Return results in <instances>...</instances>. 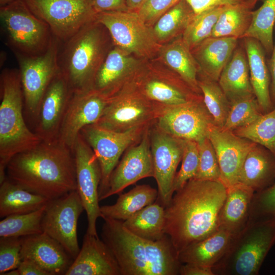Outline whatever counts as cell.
Returning a JSON list of instances; mask_svg holds the SVG:
<instances>
[{"label":"cell","instance_id":"cb8c5ba5","mask_svg":"<svg viewBox=\"0 0 275 275\" xmlns=\"http://www.w3.org/2000/svg\"><path fill=\"white\" fill-rule=\"evenodd\" d=\"M65 275H121L111 250L98 236L86 233L80 251Z\"/></svg>","mask_w":275,"mask_h":275},{"label":"cell","instance_id":"4dcf8cb0","mask_svg":"<svg viewBox=\"0 0 275 275\" xmlns=\"http://www.w3.org/2000/svg\"><path fill=\"white\" fill-rule=\"evenodd\" d=\"M233 236L218 227L209 236L180 252L178 259L181 264L191 263L212 267L226 253Z\"/></svg>","mask_w":275,"mask_h":275},{"label":"cell","instance_id":"8fae6325","mask_svg":"<svg viewBox=\"0 0 275 275\" xmlns=\"http://www.w3.org/2000/svg\"><path fill=\"white\" fill-rule=\"evenodd\" d=\"M151 125L117 132L93 124L81 130L80 133L93 151L100 166V201L102 200L107 190L111 175L121 155L129 147L139 141L145 131Z\"/></svg>","mask_w":275,"mask_h":275},{"label":"cell","instance_id":"d590c367","mask_svg":"<svg viewBox=\"0 0 275 275\" xmlns=\"http://www.w3.org/2000/svg\"><path fill=\"white\" fill-rule=\"evenodd\" d=\"M253 11L248 2L227 6L215 24L211 37L242 39L251 24Z\"/></svg>","mask_w":275,"mask_h":275},{"label":"cell","instance_id":"b9f144b4","mask_svg":"<svg viewBox=\"0 0 275 275\" xmlns=\"http://www.w3.org/2000/svg\"><path fill=\"white\" fill-rule=\"evenodd\" d=\"M262 114L255 96L237 100L231 103L230 111L223 128L234 131L251 124Z\"/></svg>","mask_w":275,"mask_h":275},{"label":"cell","instance_id":"e0dca14e","mask_svg":"<svg viewBox=\"0 0 275 275\" xmlns=\"http://www.w3.org/2000/svg\"><path fill=\"white\" fill-rule=\"evenodd\" d=\"M154 178L158 188V202L166 207L174 195L177 167L181 161L184 140L174 137L153 123L150 128Z\"/></svg>","mask_w":275,"mask_h":275},{"label":"cell","instance_id":"3957f363","mask_svg":"<svg viewBox=\"0 0 275 275\" xmlns=\"http://www.w3.org/2000/svg\"><path fill=\"white\" fill-rule=\"evenodd\" d=\"M104 220L101 237L113 253L121 275H176L181 263L170 238L152 241L128 230L123 221Z\"/></svg>","mask_w":275,"mask_h":275},{"label":"cell","instance_id":"4316f807","mask_svg":"<svg viewBox=\"0 0 275 275\" xmlns=\"http://www.w3.org/2000/svg\"><path fill=\"white\" fill-rule=\"evenodd\" d=\"M242 39L254 93L262 112L265 114L274 107L270 95V77L265 59L266 52L257 40L249 37Z\"/></svg>","mask_w":275,"mask_h":275},{"label":"cell","instance_id":"484cf974","mask_svg":"<svg viewBox=\"0 0 275 275\" xmlns=\"http://www.w3.org/2000/svg\"><path fill=\"white\" fill-rule=\"evenodd\" d=\"M274 180L275 156L266 148L255 143L244 158L238 182L258 193L270 186Z\"/></svg>","mask_w":275,"mask_h":275},{"label":"cell","instance_id":"db71d44e","mask_svg":"<svg viewBox=\"0 0 275 275\" xmlns=\"http://www.w3.org/2000/svg\"><path fill=\"white\" fill-rule=\"evenodd\" d=\"M146 0H126L128 10L137 11Z\"/></svg>","mask_w":275,"mask_h":275},{"label":"cell","instance_id":"7c38bea8","mask_svg":"<svg viewBox=\"0 0 275 275\" xmlns=\"http://www.w3.org/2000/svg\"><path fill=\"white\" fill-rule=\"evenodd\" d=\"M60 43L53 36L47 49L41 54L15 53L19 66L24 102L28 111L35 117L45 91L60 72L58 54Z\"/></svg>","mask_w":275,"mask_h":275},{"label":"cell","instance_id":"603a6c76","mask_svg":"<svg viewBox=\"0 0 275 275\" xmlns=\"http://www.w3.org/2000/svg\"><path fill=\"white\" fill-rule=\"evenodd\" d=\"M22 259L37 264L48 275H65L74 259L63 246L44 232L22 237Z\"/></svg>","mask_w":275,"mask_h":275},{"label":"cell","instance_id":"7dc6e473","mask_svg":"<svg viewBox=\"0 0 275 275\" xmlns=\"http://www.w3.org/2000/svg\"><path fill=\"white\" fill-rule=\"evenodd\" d=\"M180 0H146L137 11L149 26L152 27L158 19Z\"/></svg>","mask_w":275,"mask_h":275},{"label":"cell","instance_id":"30bf717a","mask_svg":"<svg viewBox=\"0 0 275 275\" xmlns=\"http://www.w3.org/2000/svg\"><path fill=\"white\" fill-rule=\"evenodd\" d=\"M30 11L49 27L61 43L96 20L92 0H24Z\"/></svg>","mask_w":275,"mask_h":275},{"label":"cell","instance_id":"9f6ffc18","mask_svg":"<svg viewBox=\"0 0 275 275\" xmlns=\"http://www.w3.org/2000/svg\"><path fill=\"white\" fill-rule=\"evenodd\" d=\"M17 1L20 0H0V6H3Z\"/></svg>","mask_w":275,"mask_h":275},{"label":"cell","instance_id":"2e32d148","mask_svg":"<svg viewBox=\"0 0 275 275\" xmlns=\"http://www.w3.org/2000/svg\"><path fill=\"white\" fill-rule=\"evenodd\" d=\"M74 156L77 189L87 217V233L98 236L96 223L101 217L99 188L101 175L100 166L93 151L80 133L75 141Z\"/></svg>","mask_w":275,"mask_h":275},{"label":"cell","instance_id":"c3c4849f","mask_svg":"<svg viewBox=\"0 0 275 275\" xmlns=\"http://www.w3.org/2000/svg\"><path fill=\"white\" fill-rule=\"evenodd\" d=\"M196 14L207 9L217 6H225L245 3L250 0H186Z\"/></svg>","mask_w":275,"mask_h":275},{"label":"cell","instance_id":"f1b7e54d","mask_svg":"<svg viewBox=\"0 0 275 275\" xmlns=\"http://www.w3.org/2000/svg\"><path fill=\"white\" fill-rule=\"evenodd\" d=\"M218 82L230 103L255 96L250 81L248 58L244 46H238L223 70Z\"/></svg>","mask_w":275,"mask_h":275},{"label":"cell","instance_id":"11a10c76","mask_svg":"<svg viewBox=\"0 0 275 275\" xmlns=\"http://www.w3.org/2000/svg\"><path fill=\"white\" fill-rule=\"evenodd\" d=\"M4 275H20V274L18 268H16L6 272Z\"/></svg>","mask_w":275,"mask_h":275},{"label":"cell","instance_id":"9c48e42d","mask_svg":"<svg viewBox=\"0 0 275 275\" xmlns=\"http://www.w3.org/2000/svg\"><path fill=\"white\" fill-rule=\"evenodd\" d=\"M96 20L108 31L115 46L138 57L151 58L162 45L137 11L101 12L97 14Z\"/></svg>","mask_w":275,"mask_h":275},{"label":"cell","instance_id":"83f0119b","mask_svg":"<svg viewBox=\"0 0 275 275\" xmlns=\"http://www.w3.org/2000/svg\"><path fill=\"white\" fill-rule=\"evenodd\" d=\"M255 191L250 187L237 183L227 188V195L218 217V227L233 235L246 225Z\"/></svg>","mask_w":275,"mask_h":275},{"label":"cell","instance_id":"5b68a950","mask_svg":"<svg viewBox=\"0 0 275 275\" xmlns=\"http://www.w3.org/2000/svg\"><path fill=\"white\" fill-rule=\"evenodd\" d=\"M0 184L7 178L6 168L15 155L42 141L26 126L22 114L23 94L19 70L5 69L0 78Z\"/></svg>","mask_w":275,"mask_h":275},{"label":"cell","instance_id":"f5cc1de1","mask_svg":"<svg viewBox=\"0 0 275 275\" xmlns=\"http://www.w3.org/2000/svg\"><path fill=\"white\" fill-rule=\"evenodd\" d=\"M274 31L275 32V26ZM271 57L268 61L267 65L270 77V95L273 104L275 105V35L274 43Z\"/></svg>","mask_w":275,"mask_h":275},{"label":"cell","instance_id":"60d3db41","mask_svg":"<svg viewBox=\"0 0 275 275\" xmlns=\"http://www.w3.org/2000/svg\"><path fill=\"white\" fill-rule=\"evenodd\" d=\"M233 132L263 146L275 156V107L251 124Z\"/></svg>","mask_w":275,"mask_h":275},{"label":"cell","instance_id":"d4e9b609","mask_svg":"<svg viewBox=\"0 0 275 275\" xmlns=\"http://www.w3.org/2000/svg\"><path fill=\"white\" fill-rule=\"evenodd\" d=\"M234 37H210L203 41L191 52L199 65V72L218 81L238 44Z\"/></svg>","mask_w":275,"mask_h":275},{"label":"cell","instance_id":"e575fe53","mask_svg":"<svg viewBox=\"0 0 275 275\" xmlns=\"http://www.w3.org/2000/svg\"><path fill=\"white\" fill-rule=\"evenodd\" d=\"M196 13L186 0H180L162 14L152 26L154 35L161 44L182 35Z\"/></svg>","mask_w":275,"mask_h":275},{"label":"cell","instance_id":"1f68e13d","mask_svg":"<svg viewBox=\"0 0 275 275\" xmlns=\"http://www.w3.org/2000/svg\"><path fill=\"white\" fill-rule=\"evenodd\" d=\"M158 190L148 184L138 185L129 191L120 194L113 205L100 206L101 217L125 221L145 207L153 203Z\"/></svg>","mask_w":275,"mask_h":275},{"label":"cell","instance_id":"816d5d0a","mask_svg":"<svg viewBox=\"0 0 275 275\" xmlns=\"http://www.w3.org/2000/svg\"><path fill=\"white\" fill-rule=\"evenodd\" d=\"M17 268L20 275H48L37 264L28 259H22Z\"/></svg>","mask_w":275,"mask_h":275},{"label":"cell","instance_id":"4fadbf2b","mask_svg":"<svg viewBox=\"0 0 275 275\" xmlns=\"http://www.w3.org/2000/svg\"><path fill=\"white\" fill-rule=\"evenodd\" d=\"M84 210L77 191L73 190L49 200L45 205L41 222L43 232L59 242L74 259L80 251L77 227Z\"/></svg>","mask_w":275,"mask_h":275},{"label":"cell","instance_id":"9a60e30c","mask_svg":"<svg viewBox=\"0 0 275 275\" xmlns=\"http://www.w3.org/2000/svg\"><path fill=\"white\" fill-rule=\"evenodd\" d=\"M155 124L174 137L198 143L207 137L214 123L199 98L180 104L162 105Z\"/></svg>","mask_w":275,"mask_h":275},{"label":"cell","instance_id":"8992f818","mask_svg":"<svg viewBox=\"0 0 275 275\" xmlns=\"http://www.w3.org/2000/svg\"><path fill=\"white\" fill-rule=\"evenodd\" d=\"M275 244V219L249 218L234 235L222 259L212 267L214 275H257Z\"/></svg>","mask_w":275,"mask_h":275},{"label":"cell","instance_id":"d6986e66","mask_svg":"<svg viewBox=\"0 0 275 275\" xmlns=\"http://www.w3.org/2000/svg\"><path fill=\"white\" fill-rule=\"evenodd\" d=\"M150 126L145 131L138 142L127 149L117 164L111 175L102 200L114 195L121 194L127 186L143 178L154 177Z\"/></svg>","mask_w":275,"mask_h":275},{"label":"cell","instance_id":"6da1fadb","mask_svg":"<svg viewBox=\"0 0 275 275\" xmlns=\"http://www.w3.org/2000/svg\"><path fill=\"white\" fill-rule=\"evenodd\" d=\"M227 188L221 181L191 179L165 207L164 233L178 254L218 228Z\"/></svg>","mask_w":275,"mask_h":275},{"label":"cell","instance_id":"7bdbcfd3","mask_svg":"<svg viewBox=\"0 0 275 275\" xmlns=\"http://www.w3.org/2000/svg\"><path fill=\"white\" fill-rule=\"evenodd\" d=\"M199 166L194 179L221 181V171L214 148L208 137L198 142Z\"/></svg>","mask_w":275,"mask_h":275},{"label":"cell","instance_id":"44dd1931","mask_svg":"<svg viewBox=\"0 0 275 275\" xmlns=\"http://www.w3.org/2000/svg\"><path fill=\"white\" fill-rule=\"evenodd\" d=\"M207 137L216 152L221 181L227 188L237 183L244 158L255 143L214 124L210 126Z\"/></svg>","mask_w":275,"mask_h":275},{"label":"cell","instance_id":"277c9868","mask_svg":"<svg viewBox=\"0 0 275 275\" xmlns=\"http://www.w3.org/2000/svg\"><path fill=\"white\" fill-rule=\"evenodd\" d=\"M106 29L96 20L60 46L58 64L72 93L91 88L95 74L111 48Z\"/></svg>","mask_w":275,"mask_h":275},{"label":"cell","instance_id":"5bb4252c","mask_svg":"<svg viewBox=\"0 0 275 275\" xmlns=\"http://www.w3.org/2000/svg\"><path fill=\"white\" fill-rule=\"evenodd\" d=\"M157 64H143L131 80L149 100L163 105H174L199 98L174 71Z\"/></svg>","mask_w":275,"mask_h":275},{"label":"cell","instance_id":"ee69618b","mask_svg":"<svg viewBox=\"0 0 275 275\" xmlns=\"http://www.w3.org/2000/svg\"><path fill=\"white\" fill-rule=\"evenodd\" d=\"M181 168L175 178L174 192L181 189L187 181L195 177L199 166L198 143L184 140Z\"/></svg>","mask_w":275,"mask_h":275},{"label":"cell","instance_id":"7a4b0ae2","mask_svg":"<svg viewBox=\"0 0 275 275\" xmlns=\"http://www.w3.org/2000/svg\"><path fill=\"white\" fill-rule=\"evenodd\" d=\"M7 177L12 182L48 200L77 189L73 151L58 140L41 141L9 161Z\"/></svg>","mask_w":275,"mask_h":275},{"label":"cell","instance_id":"ab89813d","mask_svg":"<svg viewBox=\"0 0 275 275\" xmlns=\"http://www.w3.org/2000/svg\"><path fill=\"white\" fill-rule=\"evenodd\" d=\"M45 205L32 212L5 217L0 222V237H23L42 233L41 222Z\"/></svg>","mask_w":275,"mask_h":275},{"label":"cell","instance_id":"74e56055","mask_svg":"<svg viewBox=\"0 0 275 275\" xmlns=\"http://www.w3.org/2000/svg\"><path fill=\"white\" fill-rule=\"evenodd\" d=\"M198 84L203 94V101L211 115L214 124L223 128L228 117L231 103L218 81L212 80L199 72Z\"/></svg>","mask_w":275,"mask_h":275},{"label":"cell","instance_id":"bcb514c9","mask_svg":"<svg viewBox=\"0 0 275 275\" xmlns=\"http://www.w3.org/2000/svg\"><path fill=\"white\" fill-rule=\"evenodd\" d=\"M275 219V180L267 188L254 195L249 218Z\"/></svg>","mask_w":275,"mask_h":275},{"label":"cell","instance_id":"6f0895ef","mask_svg":"<svg viewBox=\"0 0 275 275\" xmlns=\"http://www.w3.org/2000/svg\"><path fill=\"white\" fill-rule=\"evenodd\" d=\"M259 0H250L248 4L253 9Z\"/></svg>","mask_w":275,"mask_h":275},{"label":"cell","instance_id":"d6a6232c","mask_svg":"<svg viewBox=\"0 0 275 275\" xmlns=\"http://www.w3.org/2000/svg\"><path fill=\"white\" fill-rule=\"evenodd\" d=\"M0 184L1 217L36 211L49 200L22 188L7 177Z\"/></svg>","mask_w":275,"mask_h":275},{"label":"cell","instance_id":"52a82bcc","mask_svg":"<svg viewBox=\"0 0 275 275\" xmlns=\"http://www.w3.org/2000/svg\"><path fill=\"white\" fill-rule=\"evenodd\" d=\"M0 18L7 42L14 53L41 54L53 37L48 25L30 11L24 0L1 6Z\"/></svg>","mask_w":275,"mask_h":275},{"label":"cell","instance_id":"f35d334b","mask_svg":"<svg viewBox=\"0 0 275 275\" xmlns=\"http://www.w3.org/2000/svg\"><path fill=\"white\" fill-rule=\"evenodd\" d=\"M227 6L212 7L195 14L182 35L191 50L211 37L214 26Z\"/></svg>","mask_w":275,"mask_h":275},{"label":"cell","instance_id":"836d02e7","mask_svg":"<svg viewBox=\"0 0 275 275\" xmlns=\"http://www.w3.org/2000/svg\"><path fill=\"white\" fill-rule=\"evenodd\" d=\"M164 209L159 202H154L123 221V224L139 237L152 241L159 240L166 235Z\"/></svg>","mask_w":275,"mask_h":275},{"label":"cell","instance_id":"ffe728a7","mask_svg":"<svg viewBox=\"0 0 275 275\" xmlns=\"http://www.w3.org/2000/svg\"><path fill=\"white\" fill-rule=\"evenodd\" d=\"M143 64L135 56L115 45L97 70L91 88L111 99L133 78Z\"/></svg>","mask_w":275,"mask_h":275},{"label":"cell","instance_id":"ac0fdd59","mask_svg":"<svg viewBox=\"0 0 275 275\" xmlns=\"http://www.w3.org/2000/svg\"><path fill=\"white\" fill-rule=\"evenodd\" d=\"M109 100L92 88L72 93L60 127L58 140L73 151L81 130L98 121Z\"/></svg>","mask_w":275,"mask_h":275},{"label":"cell","instance_id":"7402d4cb","mask_svg":"<svg viewBox=\"0 0 275 275\" xmlns=\"http://www.w3.org/2000/svg\"><path fill=\"white\" fill-rule=\"evenodd\" d=\"M72 92L60 71L48 86L41 100L36 117V133L43 141L58 140L60 127Z\"/></svg>","mask_w":275,"mask_h":275},{"label":"cell","instance_id":"f907efd6","mask_svg":"<svg viewBox=\"0 0 275 275\" xmlns=\"http://www.w3.org/2000/svg\"><path fill=\"white\" fill-rule=\"evenodd\" d=\"M179 274L181 275H214L212 267L191 263L182 264Z\"/></svg>","mask_w":275,"mask_h":275},{"label":"cell","instance_id":"ba28073f","mask_svg":"<svg viewBox=\"0 0 275 275\" xmlns=\"http://www.w3.org/2000/svg\"><path fill=\"white\" fill-rule=\"evenodd\" d=\"M161 107V104L144 97L130 80L110 99L95 124L108 130L124 132L152 124Z\"/></svg>","mask_w":275,"mask_h":275},{"label":"cell","instance_id":"681fc988","mask_svg":"<svg viewBox=\"0 0 275 275\" xmlns=\"http://www.w3.org/2000/svg\"><path fill=\"white\" fill-rule=\"evenodd\" d=\"M92 5L98 14L104 12L128 10L126 0H92Z\"/></svg>","mask_w":275,"mask_h":275},{"label":"cell","instance_id":"f546056e","mask_svg":"<svg viewBox=\"0 0 275 275\" xmlns=\"http://www.w3.org/2000/svg\"><path fill=\"white\" fill-rule=\"evenodd\" d=\"M158 53L164 65L196 93L199 95L201 93L198 84L199 65L182 36L162 44Z\"/></svg>","mask_w":275,"mask_h":275},{"label":"cell","instance_id":"f6af8a7d","mask_svg":"<svg viewBox=\"0 0 275 275\" xmlns=\"http://www.w3.org/2000/svg\"><path fill=\"white\" fill-rule=\"evenodd\" d=\"M22 237H0V274L18 267L22 261Z\"/></svg>","mask_w":275,"mask_h":275},{"label":"cell","instance_id":"8d00e7d4","mask_svg":"<svg viewBox=\"0 0 275 275\" xmlns=\"http://www.w3.org/2000/svg\"><path fill=\"white\" fill-rule=\"evenodd\" d=\"M275 0H264L262 5L253 11L251 24L243 38L257 40L266 53L271 54L274 43Z\"/></svg>","mask_w":275,"mask_h":275}]
</instances>
